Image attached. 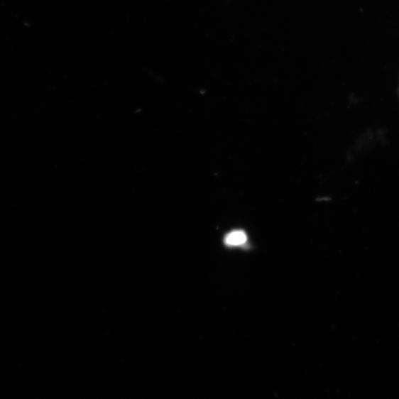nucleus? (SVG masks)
<instances>
[{
    "label": "nucleus",
    "mask_w": 399,
    "mask_h": 399,
    "mask_svg": "<svg viewBox=\"0 0 399 399\" xmlns=\"http://www.w3.org/2000/svg\"><path fill=\"white\" fill-rule=\"evenodd\" d=\"M247 241V235L244 231H233L225 238V244L229 246H238L244 244Z\"/></svg>",
    "instance_id": "f257e3e1"
}]
</instances>
